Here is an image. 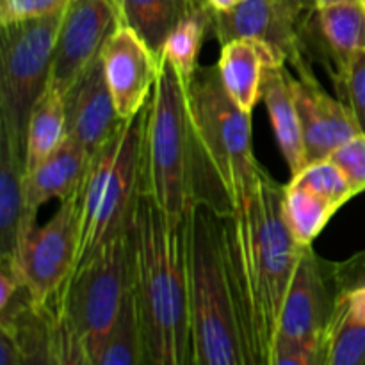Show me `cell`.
Instances as JSON below:
<instances>
[{"label":"cell","instance_id":"1","mask_svg":"<svg viewBox=\"0 0 365 365\" xmlns=\"http://www.w3.org/2000/svg\"><path fill=\"white\" fill-rule=\"evenodd\" d=\"M285 185L260 166L252 200L223 220L232 296L250 365H269L282 309L305 246L284 220Z\"/></svg>","mask_w":365,"mask_h":365},{"label":"cell","instance_id":"2","mask_svg":"<svg viewBox=\"0 0 365 365\" xmlns=\"http://www.w3.org/2000/svg\"><path fill=\"white\" fill-rule=\"evenodd\" d=\"M128 235L132 292L148 365H192L189 221L171 227L143 189Z\"/></svg>","mask_w":365,"mask_h":365},{"label":"cell","instance_id":"3","mask_svg":"<svg viewBox=\"0 0 365 365\" xmlns=\"http://www.w3.org/2000/svg\"><path fill=\"white\" fill-rule=\"evenodd\" d=\"M192 134V196L220 217L252 200L260 163L253 155L252 114L235 106L217 66H198L185 82Z\"/></svg>","mask_w":365,"mask_h":365},{"label":"cell","instance_id":"4","mask_svg":"<svg viewBox=\"0 0 365 365\" xmlns=\"http://www.w3.org/2000/svg\"><path fill=\"white\" fill-rule=\"evenodd\" d=\"M192 365H250L232 296L223 220L196 203L189 216Z\"/></svg>","mask_w":365,"mask_h":365},{"label":"cell","instance_id":"5","mask_svg":"<svg viewBox=\"0 0 365 365\" xmlns=\"http://www.w3.org/2000/svg\"><path fill=\"white\" fill-rule=\"evenodd\" d=\"M143 189L171 227L187 223L195 207L187 91L184 78L163 56L146 113Z\"/></svg>","mask_w":365,"mask_h":365},{"label":"cell","instance_id":"6","mask_svg":"<svg viewBox=\"0 0 365 365\" xmlns=\"http://www.w3.org/2000/svg\"><path fill=\"white\" fill-rule=\"evenodd\" d=\"M146 113L148 103L134 118L125 120L118 134L91 157L81 189V250L77 266L103 245L130 230L143 191Z\"/></svg>","mask_w":365,"mask_h":365},{"label":"cell","instance_id":"7","mask_svg":"<svg viewBox=\"0 0 365 365\" xmlns=\"http://www.w3.org/2000/svg\"><path fill=\"white\" fill-rule=\"evenodd\" d=\"M130 289V235L125 234L78 264L59 291L61 303L88 346L93 362L109 341Z\"/></svg>","mask_w":365,"mask_h":365},{"label":"cell","instance_id":"8","mask_svg":"<svg viewBox=\"0 0 365 365\" xmlns=\"http://www.w3.org/2000/svg\"><path fill=\"white\" fill-rule=\"evenodd\" d=\"M63 11L0 25V128L25 152V132L36 100L50 78Z\"/></svg>","mask_w":365,"mask_h":365},{"label":"cell","instance_id":"9","mask_svg":"<svg viewBox=\"0 0 365 365\" xmlns=\"http://www.w3.org/2000/svg\"><path fill=\"white\" fill-rule=\"evenodd\" d=\"M81 189L61 202L59 210L43 227L36 225L21 237L14 262L39 310L45 309L68 284L77 267L81 250Z\"/></svg>","mask_w":365,"mask_h":365},{"label":"cell","instance_id":"10","mask_svg":"<svg viewBox=\"0 0 365 365\" xmlns=\"http://www.w3.org/2000/svg\"><path fill=\"white\" fill-rule=\"evenodd\" d=\"M339 285L335 262L323 259L312 246L299 255L278 323L277 341L296 346H324L337 310Z\"/></svg>","mask_w":365,"mask_h":365},{"label":"cell","instance_id":"11","mask_svg":"<svg viewBox=\"0 0 365 365\" xmlns=\"http://www.w3.org/2000/svg\"><path fill=\"white\" fill-rule=\"evenodd\" d=\"M310 11H302L289 0H242L227 13L212 9L210 36L220 45L239 38L267 43L282 53L296 70V77L312 75L305 43V20Z\"/></svg>","mask_w":365,"mask_h":365},{"label":"cell","instance_id":"12","mask_svg":"<svg viewBox=\"0 0 365 365\" xmlns=\"http://www.w3.org/2000/svg\"><path fill=\"white\" fill-rule=\"evenodd\" d=\"M118 14L110 0H68L61 16L50 81L68 95L102 53Z\"/></svg>","mask_w":365,"mask_h":365},{"label":"cell","instance_id":"13","mask_svg":"<svg viewBox=\"0 0 365 365\" xmlns=\"http://www.w3.org/2000/svg\"><path fill=\"white\" fill-rule=\"evenodd\" d=\"M103 71L121 120H130L150 102L160 70V56L145 39L118 21L103 45Z\"/></svg>","mask_w":365,"mask_h":365},{"label":"cell","instance_id":"14","mask_svg":"<svg viewBox=\"0 0 365 365\" xmlns=\"http://www.w3.org/2000/svg\"><path fill=\"white\" fill-rule=\"evenodd\" d=\"M292 93L302 120L307 164L328 159L339 146L360 134L351 109L341 98L328 95L316 75H291Z\"/></svg>","mask_w":365,"mask_h":365},{"label":"cell","instance_id":"15","mask_svg":"<svg viewBox=\"0 0 365 365\" xmlns=\"http://www.w3.org/2000/svg\"><path fill=\"white\" fill-rule=\"evenodd\" d=\"M68 138L95 157L123 125L118 116L102 57L86 70L66 95Z\"/></svg>","mask_w":365,"mask_h":365},{"label":"cell","instance_id":"16","mask_svg":"<svg viewBox=\"0 0 365 365\" xmlns=\"http://www.w3.org/2000/svg\"><path fill=\"white\" fill-rule=\"evenodd\" d=\"M305 43L309 56H317L334 82L337 81L351 57L365 50L362 2H339L310 11L305 20Z\"/></svg>","mask_w":365,"mask_h":365},{"label":"cell","instance_id":"17","mask_svg":"<svg viewBox=\"0 0 365 365\" xmlns=\"http://www.w3.org/2000/svg\"><path fill=\"white\" fill-rule=\"evenodd\" d=\"M36 227L25 207V152L0 128V260L14 262L21 237Z\"/></svg>","mask_w":365,"mask_h":365},{"label":"cell","instance_id":"18","mask_svg":"<svg viewBox=\"0 0 365 365\" xmlns=\"http://www.w3.org/2000/svg\"><path fill=\"white\" fill-rule=\"evenodd\" d=\"M287 63L280 52L253 38H239L221 45L217 71L235 106L252 114L262 95L264 71L271 64Z\"/></svg>","mask_w":365,"mask_h":365},{"label":"cell","instance_id":"19","mask_svg":"<svg viewBox=\"0 0 365 365\" xmlns=\"http://www.w3.org/2000/svg\"><path fill=\"white\" fill-rule=\"evenodd\" d=\"M91 155L68 138L56 152L32 170L25 171L27 216L38 217L39 207L50 200L64 202L78 191L88 175Z\"/></svg>","mask_w":365,"mask_h":365},{"label":"cell","instance_id":"20","mask_svg":"<svg viewBox=\"0 0 365 365\" xmlns=\"http://www.w3.org/2000/svg\"><path fill=\"white\" fill-rule=\"evenodd\" d=\"M291 71L287 70V63L267 66L264 71L260 100L269 114L278 148L287 163L291 177H294L307 166V155L305 145H303L302 120H299L298 106H296L291 86Z\"/></svg>","mask_w":365,"mask_h":365},{"label":"cell","instance_id":"21","mask_svg":"<svg viewBox=\"0 0 365 365\" xmlns=\"http://www.w3.org/2000/svg\"><path fill=\"white\" fill-rule=\"evenodd\" d=\"M66 139V96L48 78L29 116L25 132V171L52 155Z\"/></svg>","mask_w":365,"mask_h":365},{"label":"cell","instance_id":"22","mask_svg":"<svg viewBox=\"0 0 365 365\" xmlns=\"http://www.w3.org/2000/svg\"><path fill=\"white\" fill-rule=\"evenodd\" d=\"M118 21L134 29L146 45L160 56L170 32L182 18L207 0H110Z\"/></svg>","mask_w":365,"mask_h":365},{"label":"cell","instance_id":"23","mask_svg":"<svg viewBox=\"0 0 365 365\" xmlns=\"http://www.w3.org/2000/svg\"><path fill=\"white\" fill-rule=\"evenodd\" d=\"M212 25V7L207 2L200 4L185 18L178 21L170 32L160 56L173 64L184 82H189L198 70V57L203 41L210 34Z\"/></svg>","mask_w":365,"mask_h":365},{"label":"cell","instance_id":"24","mask_svg":"<svg viewBox=\"0 0 365 365\" xmlns=\"http://www.w3.org/2000/svg\"><path fill=\"white\" fill-rule=\"evenodd\" d=\"M337 210V207L309 189L291 182L285 184L284 220L299 246H312Z\"/></svg>","mask_w":365,"mask_h":365},{"label":"cell","instance_id":"25","mask_svg":"<svg viewBox=\"0 0 365 365\" xmlns=\"http://www.w3.org/2000/svg\"><path fill=\"white\" fill-rule=\"evenodd\" d=\"M95 365H148L135 310L134 292H128L118 323Z\"/></svg>","mask_w":365,"mask_h":365},{"label":"cell","instance_id":"26","mask_svg":"<svg viewBox=\"0 0 365 365\" xmlns=\"http://www.w3.org/2000/svg\"><path fill=\"white\" fill-rule=\"evenodd\" d=\"M0 324H13L25 353V365H56L52 321L48 310L29 307L14 319Z\"/></svg>","mask_w":365,"mask_h":365},{"label":"cell","instance_id":"27","mask_svg":"<svg viewBox=\"0 0 365 365\" xmlns=\"http://www.w3.org/2000/svg\"><path fill=\"white\" fill-rule=\"evenodd\" d=\"M327 365H365V323L355 321L337 299V310L324 341Z\"/></svg>","mask_w":365,"mask_h":365},{"label":"cell","instance_id":"28","mask_svg":"<svg viewBox=\"0 0 365 365\" xmlns=\"http://www.w3.org/2000/svg\"><path fill=\"white\" fill-rule=\"evenodd\" d=\"M291 184L309 189L314 195L337 207L339 210L356 196L346 175L331 159L307 164L298 175L291 177Z\"/></svg>","mask_w":365,"mask_h":365},{"label":"cell","instance_id":"29","mask_svg":"<svg viewBox=\"0 0 365 365\" xmlns=\"http://www.w3.org/2000/svg\"><path fill=\"white\" fill-rule=\"evenodd\" d=\"M45 309L48 310L50 321H52L56 365H95L88 351V346L82 341L81 334L61 303L59 292L50 299Z\"/></svg>","mask_w":365,"mask_h":365},{"label":"cell","instance_id":"30","mask_svg":"<svg viewBox=\"0 0 365 365\" xmlns=\"http://www.w3.org/2000/svg\"><path fill=\"white\" fill-rule=\"evenodd\" d=\"M339 305L355 321L365 323V250L348 260L335 262Z\"/></svg>","mask_w":365,"mask_h":365},{"label":"cell","instance_id":"31","mask_svg":"<svg viewBox=\"0 0 365 365\" xmlns=\"http://www.w3.org/2000/svg\"><path fill=\"white\" fill-rule=\"evenodd\" d=\"M334 84L365 134V50L351 57Z\"/></svg>","mask_w":365,"mask_h":365},{"label":"cell","instance_id":"32","mask_svg":"<svg viewBox=\"0 0 365 365\" xmlns=\"http://www.w3.org/2000/svg\"><path fill=\"white\" fill-rule=\"evenodd\" d=\"M328 159L334 160L351 184L356 196L365 192V134L360 132L342 146H339Z\"/></svg>","mask_w":365,"mask_h":365},{"label":"cell","instance_id":"33","mask_svg":"<svg viewBox=\"0 0 365 365\" xmlns=\"http://www.w3.org/2000/svg\"><path fill=\"white\" fill-rule=\"evenodd\" d=\"M68 0H0V25L18 24L61 13Z\"/></svg>","mask_w":365,"mask_h":365},{"label":"cell","instance_id":"34","mask_svg":"<svg viewBox=\"0 0 365 365\" xmlns=\"http://www.w3.org/2000/svg\"><path fill=\"white\" fill-rule=\"evenodd\" d=\"M269 365H327L324 346H296L274 342Z\"/></svg>","mask_w":365,"mask_h":365},{"label":"cell","instance_id":"35","mask_svg":"<svg viewBox=\"0 0 365 365\" xmlns=\"http://www.w3.org/2000/svg\"><path fill=\"white\" fill-rule=\"evenodd\" d=\"M0 365H25V353L13 324H0Z\"/></svg>","mask_w":365,"mask_h":365},{"label":"cell","instance_id":"36","mask_svg":"<svg viewBox=\"0 0 365 365\" xmlns=\"http://www.w3.org/2000/svg\"><path fill=\"white\" fill-rule=\"evenodd\" d=\"M241 2L242 0H207V4H209L216 13H227V11L237 7Z\"/></svg>","mask_w":365,"mask_h":365},{"label":"cell","instance_id":"37","mask_svg":"<svg viewBox=\"0 0 365 365\" xmlns=\"http://www.w3.org/2000/svg\"><path fill=\"white\" fill-rule=\"evenodd\" d=\"M289 2L294 4L302 11H314L317 7V0H289Z\"/></svg>","mask_w":365,"mask_h":365},{"label":"cell","instance_id":"38","mask_svg":"<svg viewBox=\"0 0 365 365\" xmlns=\"http://www.w3.org/2000/svg\"><path fill=\"white\" fill-rule=\"evenodd\" d=\"M339 2H359V0H317V7L330 6V4H339Z\"/></svg>","mask_w":365,"mask_h":365},{"label":"cell","instance_id":"39","mask_svg":"<svg viewBox=\"0 0 365 365\" xmlns=\"http://www.w3.org/2000/svg\"><path fill=\"white\" fill-rule=\"evenodd\" d=\"M360 2H362V6H364V9H365V0H360Z\"/></svg>","mask_w":365,"mask_h":365}]
</instances>
